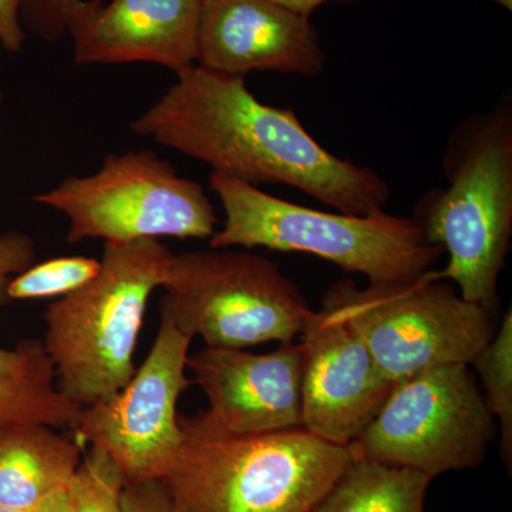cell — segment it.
<instances>
[{"mask_svg":"<svg viewBox=\"0 0 512 512\" xmlns=\"http://www.w3.org/2000/svg\"><path fill=\"white\" fill-rule=\"evenodd\" d=\"M173 255L160 239L104 242L99 274L47 306L42 342L70 402L87 409L130 382L148 299Z\"/></svg>","mask_w":512,"mask_h":512,"instance_id":"4","label":"cell"},{"mask_svg":"<svg viewBox=\"0 0 512 512\" xmlns=\"http://www.w3.org/2000/svg\"><path fill=\"white\" fill-rule=\"evenodd\" d=\"M138 137L249 185L284 184L343 214H380L389 185L372 168L333 156L291 109L268 106L244 77L195 66L131 123Z\"/></svg>","mask_w":512,"mask_h":512,"instance_id":"1","label":"cell"},{"mask_svg":"<svg viewBox=\"0 0 512 512\" xmlns=\"http://www.w3.org/2000/svg\"><path fill=\"white\" fill-rule=\"evenodd\" d=\"M491 2L498 3V5L503 6L505 9H512V0H491Z\"/></svg>","mask_w":512,"mask_h":512,"instance_id":"28","label":"cell"},{"mask_svg":"<svg viewBox=\"0 0 512 512\" xmlns=\"http://www.w3.org/2000/svg\"><path fill=\"white\" fill-rule=\"evenodd\" d=\"M84 0H22L20 22L26 32L56 42L67 35L70 20Z\"/></svg>","mask_w":512,"mask_h":512,"instance_id":"21","label":"cell"},{"mask_svg":"<svg viewBox=\"0 0 512 512\" xmlns=\"http://www.w3.org/2000/svg\"><path fill=\"white\" fill-rule=\"evenodd\" d=\"M192 382L207 397L205 416L221 430L261 434L302 427V346L274 352L208 348L188 355Z\"/></svg>","mask_w":512,"mask_h":512,"instance_id":"12","label":"cell"},{"mask_svg":"<svg viewBox=\"0 0 512 512\" xmlns=\"http://www.w3.org/2000/svg\"><path fill=\"white\" fill-rule=\"evenodd\" d=\"M322 301L348 320L394 383L430 367L471 365L497 330L494 312L461 298L431 271L366 288L343 279Z\"/></svg>","mask_w":512,"mask_h":512,"instance_id":"7","label":"cell"},{"mask_svg":"<svg viewBox=\"0 0 512 512\" xmlns=\"http://www.w3.org/2000/svg\"><path fill=\"white\" fill-rule=\"evenodd\" d=\"M127 480L109 454L92 447L66 488L70 512H123Z\"/></svg>","mask_w":512,"mask_h":512,"instance_id":"20","label":"cell"},{"mask_svg":"<svg viewBox=\"0 0 512 512\" xmlns=\"http://www.w3.org/2000/svg\"><path fill=\"white\" fill-rule=\"evenodd\" d=\"M184 440L164 478L180 512H311L353 460L303 427L234 434L204 412L180 416Z\"/></svg>","mask_w":512,"mask_h":512,"instance_id":"3","label":"cell"},{"mask_svg":"<svg viewBox=\"0 0 512 512\" xmlns=\"http://www.w3.org/2000/svg\"><path fill=\"white\" fill-rule=\"evenodd\" d=\"M121 504L123 512H180L164 480L127 483Z\"/></svg>","mask_w":512,"mask_h":512,"instance_id":"23","label":"cell"},{"mask_svg":"<svg viewBox=\"0 0 512 512\" xmlns=\"http://www.w3.org/2000/svg\"><path fill=\"white\" fill-rule=\"evenodd\" d=\"M202 0H84L70 20L77 64L153 63L175 74L197 64Z\"/></svg>","mask_w":512,"mask_h":512,"instance_id":"14","label":"cell"},{"mask_svg":"<svg viewBox=\"0 0 512 512\" xmlns=\"http://www.w3.org/2000/svg\"><path fill=\"white\" fill-rule=\"evenodd\" d=\"M82 412L57 389L55 369L45 350L25 375L0 382V427L45 424L73 430Z\"/></svg>","mask_w":512,"mask_h":512,"instance_id":"17","label":"cell"},{"mask_svg":"<svg viewBox=\"0 0 512 512\" xmlns=\"http://www.w3.org/2000/svg\"><path fill=\"white\" fill-rule=\"evenodd\" d=\"M0 512H36L35 510H19V508L2 507L0 505Z\"/></svg>","mask_w":512,"mask_h":512,"instance_id":"29","label":"cell"},{"mask_svg":"<svg viewBox=\"0 0 512 512\" xmlns=\"http://www.w3.org/2000/svg\"><path fill=\"white\" fill-rule=\"evenodd\" d=\"M470 366L483 382L488 410L500 421L501 456L511 471L512 461V313H505L495 335Z\"/></svg>","mask_w":512,"mask_h":512,"instance_id":"18","label":"cell"},{"mask_svg":"<svg viewBox=\"0 0 512 512\" xmlns=\"http://www.w3.org/2000/svg\"><path fill=\"white\" fill-rule=\"evenodd\" d=\"M210 185L225 211L224 227L212 235L210 248L303 252L363 275L369 284L420 278L443 255L413 217L312 210L217 171H212Z\"/></svg>","mask_w":512,"mask_h":512,"instance_id":"5","label":"cell"},{"mask_svg":"<svg viewBox=\"0 0 512 512\" xmlns=\"http://www.w3.org/2000/svg\"><path fill=\"white\" fill-rule=\"evenodd\" d=\"M495 436L477 376L470 365L454 363L394 383L375 419L348 447L355 458L436 478L480 467Z\"/></svg>","mask_w":512,"mask_h":512,"instance_id":"9","label":"cell"},{"mask_svg":"<svg viewBox=\"0 0 512 512\" xmlns=\"http://www.w3.org/2000/svg\"><path fill=\"white\" fill-rule=\"evenodd\" d=\"M33 200L62 212L69 221V244L86 239H210L218 224L204 187L180 177L151 150L110 154L97 173L66 178Z\"/></svg>","mask_w":512,"mask_h":512,"instance_id":"8","label":"cell"},{"mask_svg":"<svg viewBox=\"0 0 512 512\" xmlns=\"http://www.w3.org/2000/svg\"><path fill=\"white\" fill-rule=\"evenodd\" d=\"M274 2L285 6V8L293 10V12L299 13V15L308 16V18H311L312 13L315 12L319 6H322L323 3H349L353 2V0H274Z\"/></svg>","mask_w":512,"mask_h":512,"instance_id":"26","label":"cell"},{"mask_svg":"<svg viewBox=\"0 0 512 512\" xmlns=\"http://www.w3.org/2000/svg\"><path fill=\"white\" fill-rule=\"evenodd\" d=\"M191 342L160 305V328L143 365L116 396L83 409L74 426L77 443L109 454L127 483L164 480L177 460L184 440L177 404L194 383L187 376Z\"/></svg>","mask_w":512,"mask_h":512,"instance_id":"10","label":"cell"},{"mask_svg":"<svg viewBox=\"0 0 512 512\" xmlns=\"http://www.w3.org/2000/svg\"><path fill=\"white\" fill-rule=\"evenodd\" d=\"M161 288L178 328L208 348L293 342L315 312L275 262L235 248L174 254Z\"/></svg>","mask_w":512,"mask_h":512,"instance_id":"6","label":"cell"},{"mask_svg":"<svg viewBox=\"0 0 512 512\" xmlns=\"http://www.w3.org/2000/svg\"><path fill=\"white\" fill-rule=\"evenodd\" d=\"M100 259L90 256H60L33 264L13 276L8 285L10 301L63 298L76 292L99 274Z\"/></svg>","mask_w":512,"mask_h":512,"instance_id":"19","label":"cell"},{"mask_svg":"<svg viewBox=\"0 0 512 512\" xmlns=\"http://www.w3.org/2000/svg\"><path fill=\"white\" fill-rule=\"evenodd\" d=\"M35 261L36 244L30 235L20 231L0 234V306L10 302V279L35 264Z\"/></svg>","mask_w":512,"mask_h":512,"instance_id":"22","label":"cell"},{"mask_svg":"<svg viewBox=\"0 0 512 512\" xmlns=\"http://www.w3.org/2000/svg\"><path fill=\"white\" fill-rule=\"evenodd\" d=\"M2 100H3V94H2V90H0V103H2Z\"/></svg>","mask_w":512,"mask_h":512,"instance_id":"30","label":"cell"},{"mask_svg":"<svg viewBox=\"0 0 512 512\" xmlns=\"http://www.w3.org/2000/svg\"><path fill=\"white\" fill-rule=\"evenodd\" d=\"M431 481L412 468L353 457L311 512H426Z\"/></svg>","mask_w":512,"mask_h":512,"instance_id":"16","label":"cell"},{"mask_svg":"<svg viewBox=\"0 0 512 512\" xmlns=\"http://www.w3.org/2000/svg\"><path fill=\"white\" fill-rule=\"evenodd\" d=\"M45 350L42 340H22L15 349L0 346V382L19 379Z\"/></svg>","mask_w":512,"mask_h":512,"instance_id":"24","label":"cell"},{"mask_svg":"<svg viewBox=\"0 0 512 512\" xmlns=\"http://www.w3.org/2000/svg\"><path fill=\"white\" fill-rule=\"evenodd\" d=\"M45 424L0 427V505L36 510L66 490L82 463V448Z\"/></svg>","mask_w":512,"mask_h":512,"instance_id":"15","label":"cell"},{"mask_svg":"<svg viewBox=\"0 0 512 512\" xmlns=\"http://www.w3.org/2000/svg\"><path fill=\"white\" fill-rule=\"evenodd\" d=\"M22 0H0V45L10 53H19L26 40L20 22Z\"/></svg>","mask_w":512,"mask_h":512,"instance_id":"25","label":"cell"},{"mask_svg":"<svg viewBox=\"0 0 512 512\" xmlns=\"http://www.w3.org/2000/svg\"><path fill=\"white\" fill-rule=\"evenodd\" d=\"M36 512H70L69 500H67L66 490L57 491V493L47 497L43 503L37 505Z\"/></svg>","mask_w":512,"mask_h":512,"instance_id":"27","label":"cell"},{"mask_svg":"<svg viewBox=\"0 0 512 512\" xmlns=\"http://www.w3.org/2000/svg\"><path fill=\"white\" fill-rule=\"evenodd\" d=\"M301 336L302 427L348 447L375 419L394 382L329 303L322 301Z\"/></svg>","mask_w":512,"mask_h":512,"instance_id":"11","label":"cell"},{"mask_svg":"<svg viewBox=\"0 0 512 512\" xmlns=\"http://www.w3.org/2000/svg\"><path fill=\"white\" fill-rule=\"evenodd\" d=\"M197 66L238 77H316L326 69V55L311 18L274 0H202Z\"/></svg>","mask_w":512,"mask_h":512,"instance_id":"13","label":"cell"},{"mask_svg":"<svg viewBox=\"0 0 512 512\" xmlns=\"http://www.w3.org/2000/svg\"><path fill=\"white\" fill-rule=\"evenodd\" d=\"M447 187L426 192L413 218L448 261L433 278L494 312L512 235V100L470 114L451 131L443 156Z\"/></svg>","mask_w":512,"mask_h":512,"instance_id":"2","label":"cell"}]
</instances>
